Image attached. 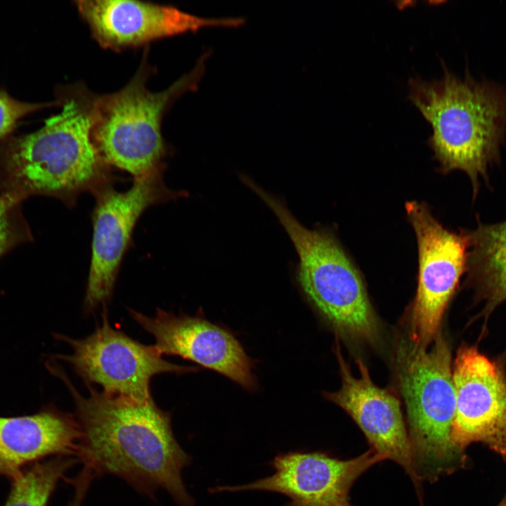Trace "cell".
Masks as SVG:
<instances>
[{
    "label": "cell",
    "mask_w": 506,
    "mask_h": 506,
    "mask_svg": "<svg viewBox=\"0 0 506 506\" xmlns=\"http://www.w3.org/2000/svg\"><path fill=\"white\" fill-rule=\"evenodd\" d=\"M79 462L76 457L55 456L34 462L11 479L4 506H46L58 482Z\"/></svg>",
    "instance_id": "cell-17"
},
{
    "label": "cell",
    "mask_w": 506,
    "mask_h": 506,
    "mask_svg": "<svg viewBox=\"0 0 506 506\" xmlns=\"http://www.w3.org/2000/svg\"><path fill=\"white\" fill-rule=\"evenodd\" d=\"M342 385L325 397L341 407L353 419L365 436L370 448L385 460L399 465L408 474L422 496L413 459L408 433L403 420L401 404L396 397L372 381L365 364L357 361L358 377L336 349Z\"/></svg>",
    "instance_id": "cell-13"
},
{
    "label": "cell",
    "mask_w": 506,
    "mask_h": 506,
    "mask_svg": "<svg viewBox=\"0 0 506 506\" xmlns=\"http://www.w3.org/2000/svg\"><path fill=\"white\" fill-rule=\"evenodd\" d=\"M418 248V278L410 315V339L428 346L439 334L450 300L466 272L469 249L467 231L446 228L428 205H405Z\"/></svg>",
    "instance_id": "cell-7"
},
{
    "label": "cell",
    "mask_w": 506,
    "mask_h": 506,
    "mask_svg": "<svg viewBox=\"0 0 506 506\" xmlns=\"http://www.w3.org/2000/svg\"><path fill=\"white\" fill-rule=\"evenodd\" d=\"M81 429L75 416L48 408L32 415L0 417V475L12 479L48 456L76 457Z\"/></svg>",
    "instance_id": "cell-15"
},
{
    "label": "cell",
    "mask_w": 506,
    "mask_h": 506,
    "mask_svg": "<svg viewBox=\"0 0 506 506\" xmlns=\"http://www.w3.org/2000/svg\"><path fill=\"white\" fill-rule=\"evenodd\" d=\"M441 79L409 80L408 98L432 128L428 143L440 171L460 170L469 177L473 198L488 169L500 160L506 127V89L477 81L466 70L463 78L442 63Z\"/></svg>",
    "instance_id": "cell-3"
},
{
    "label": "cell",
    "mask_w": 506,
    "mask_h": 506,
    "mask_svg": "<svg viewBox=\"0 0 506 506\" xmlns=\"http://www.w3.org/2000/svg\"><path fill=\"white\" fill-rule=\"evenodd\" d=\"M59 337L72 346L73 352L58 357L69 363L86 384L96 383L105 393L138 401L152 398L150 382L153 375L197 370L166 361L154 345H145L114 330L105 311L100 325L86 338Z\"/></svg>",
    "instance_id": "cell-8"
},
{
    "label": "cell",
    "mask_w": 506,
    "mask_h": 506,
    "mask_svg": "<svg viewBox=\"0 0 506 506\" xmlns=\"http://www.w3.org/2000/svg\"><path fill=\"white\" fill-rule=\"evenodd\" d=\"M162 169L134 179L120 192L107 186L96 193L91 259L84 305L91 310L110 298L134 228L150 206L176 197L167 189Z\"/></svg>",
    "instance_id": "cell-9"
},
{
    "label": "cell",
    "mask_w": 506,
    "mask_h": 506,
    "mask_svg": "<svg viewBox=\"0 0 506 506\" xmlns=\"http://www.w3.org/2000/svg\"><path fill=\"white\" fill-rule=\"evenodd\" d=\"M252 190L291 239L299 257L298 281L310 302L340 335L375 341L379 324L363 279L336 237L326 230L304 226L283 201L259 185Z\"/></svg>",
    "instance_id": "cell-5"
},
{
    "label": "cell",
    "mask_w": 506,
    "mask_h": 506,
    "mask_svg": "<svg viewBox=\"0 0 506 506\" xmlns=\"http://www.w3.org/2000/svg\"><path fill=\"white\" fill-rule=\"evenodd\" d=\"M93 479V475L85 469H82L77 476L69 479L68 482L72 485L74 493L67 506H82Z\"/></svg>",
    "instance_id": "cell-20"
},
{
    "label": "cell",
    "mask_w": 506,
    "mask_h": 506,
    "mask_svg": "<svg viewBox=\"0 0 506 506\" xmlns=\"http://www.w3.org/2000/svg\"><path fill=\"white\" fill-rule=\"evenodd\" d=\"M433 341L428 349L405 339L397 355L415 472L420 481L430 483L468 462L451 439L456 401L450 349L441 334Z\"/></svg>",
    "instance_id": "cell-4"
},
{
    "label": "cell",
    "mask_w": 506,
    "mask_h": 506,
    "mask_svg": "<svg viewBox=\"0 0 506 506\" xmlns=\"http://www.w3.org/2000/svg\"><path fill=\"white\" fill-rule=\"evenodd\" d=\"M58 100L61 111L39 129L0 141V190L21 202L45 195L72 204L108 186V165L92 140L89 91L77 87Z\"/></svg>",
    "instance_id": "cell-2"
},
{
    "label": "cell",
    "mask_w": 506,
    "mask_h": 506,
    "mask_svg": "<svg viewBox=\"0 0 506 506\" xmlns=\"http://www.w3.org/2000/svg\"><path fill=\"white\" fill-rule=\"evenodd\" d=\"M466 231L467 282L476 299L484 301L481 316L487 321L494 309L506 301V220L479 223L474 229Z\"/></svg>",
    "instance_id": "cell-16"
},
{
    "label": "cell",
    "mask_w": 506,
    "mask_h": 506,
    "mask_svg": "<svg viewBox=\"0 0 506 506\" xmlns=\"http://www.w3.org/2000/svg\"><path fill=\"white\" fill-rule=\"evenodd\" d=\"M56 104H60V102L39 103L21 101L12 97L6 90L0 89V140L12 135L23 117Z\"/></svg>",
    "instance_id": "cell-19"
},
{
    "label": "cell",
    "mask_w": 506,
    "mask_h": 506,
    "mask_svg": "<svg viewBox=\"0 0 506 506\" xmlns=\"http://www.w3.org/2000/svg\"><path fill=\"white\" fill-rule=\"evenodd\" d=\"M76 406L81 429L77 458L98 477L111 474L124 480L141 495L153 498L166 491L179 506H194L182 470L191 457L178 443L171 415L153 398L138 401L99 392L86 384L83 396L65 375Z\"/></svg>",
    "instance_id": "cell-1"
},
{
    "label": "cell",
    "mask_w": 506,
    "mask_h": 506,
    "mask_svg": "<svg viewBox=\"0 0 506 506\" xmlns=\"http://www.w3.org/2000/svg\"><path fill=\"white\" fill-rule=\"evenodd\" d=\"M133 319L155 339L162 354L174 355L213 370L248 389L255 386L252 363L227 330L200 317L157 309L153 317L129 310Z\"/></svg>",
    "instance_id": "cell-14"
},
{
    "label": "cell",
    "mask_w": 506,
    "mask_h": 506,
    "mask_svg": "<svg viewBox=\"0 0 506 506\" xmlns=\"http://www.w3.org/2000/svg\"><path fill=\"white\" fill-rule=\"evenodd\" d=\"M74 4L96 41L117 51L204 27L238 26L244 22L240 18H200L170 5L139 1L78 0Z\"/></svg>",
    "instance_id": "cell-12"
},
{
    "label": "cell",
    "mask_w": 506,
    "mask_h": 506,
    "mask_svg": "<svg viewBox=\"0 0 506 506\" xmlns=\"http://www.w3.org/2000/svg\"><path fill=\"white\" fill-rule=\"evenodd\" d=\"M455 413L451 439L461 449L480 442L506 462V373L499 361L463 344L453 367Z\"/></svg>",
    "instance_id": "cell-11"
},
{
    "label": "cell",
    "mask_w": 506,
    "mask_h": 506,
    "mask_svg": "<svg viewBox=\"0 0 506 506\" xmlns=\"http://www.w3.org/2000/svg\"><path fill=\"white\" fill-rule=\"evenodd\" d=\"M500 506H506V497L505 499L501 502Z\"/></svg>",
    "instance_id": "cell-21"
},
{
    "label": "cell",
    "mask_w": 506,
    "mask_h": 506,
    "mask_svg": "<svg viewBox=\"0 0 506 506\" xmlns=\"http://www.w3.org/2000/svg\"><path fill=\"white\" fill-rule=\"evenodd\" d=\"M22 202L0 190V258L20 244L32 239L21 210Z\"/></svg>",
    "instance_id": "cell-18"
},
{
    "label": "cell",
    "mask_w": 506,
    "mask_h": 506,
    "mask_svg": "<svg viewBox=\"0 0 506 506\" xmlns=\"http://www.w3.org/2000/svg\"><path fill=\"white\" fill-rule=\"evenodd\" d=\"M145 55L132 79L112 93H89L91 136L105 162L134 179L162 169L167 146L161 124L164 113L183 93L192 89L202 74V62L165 90L146 86L150 67Z\"/></svg>",
    "instance_id": "cell-6"
},
{
    "label": "cell",
    "mask_w": 506,
    "mask_h": 506,
    "mask_svg": "<svg viewBox=\"0 0 506 506\" xmlns=\"http://www.w3.org/2000/svg\"><path fill=\"white\" fill-rule=\"evenodd\" d=\"M384 459L370 448L358 457L340 460L327 453L292 451L270 462L275 473L247 484L209 488L212 493L265 491L283 494L284 506H353L349 491L356 480Z\"/></svg>",
    "instance_id": "cell-10"
}]
</instances>
